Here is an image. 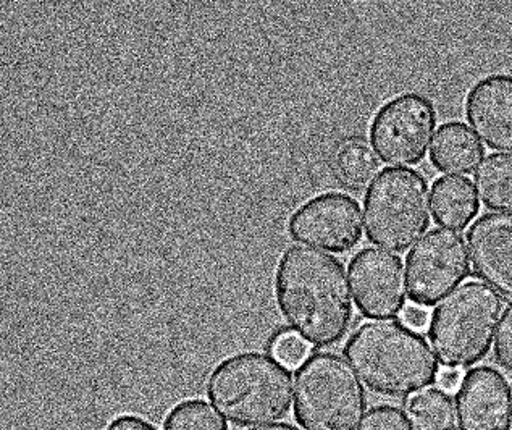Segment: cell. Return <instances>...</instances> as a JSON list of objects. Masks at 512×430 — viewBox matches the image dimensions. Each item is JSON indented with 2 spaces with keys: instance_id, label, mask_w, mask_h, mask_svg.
<instances>
[{
  "instance_id": "obj_10",
  "label": "cell",
  "mask_w": 512,
  "mask_h": 430,
  "mask_svg": "<svg viewBox=\"0 0 512 430\" xmlns=\"http://www.w3.org/2000/svg\"><path fill=\"white\" fill-rule=\"evenodd\" d=\"M349 279L357 309L367 319H395L406 308L408 280L395 254L362 249L349 264Z\"/></svg>"
},
{
  "instance_id": "obj_13",
  "label": "cell",
  "mask_w": 512,
  "mask_h": 430,
  "mask_svg": "<svg viewBox=\"0 0 512 430\" xmlns=\"http://www.w3.org/2000/svg\"><path fill=\"white\" fill-rule=\"evenodd\" d=\"M466 117L493 151L512 154V76L490 75L469 91Z\"/></svg>"
},
{
  "instance_id": "obj_3",
  "label": "cell",
  "mask_w": 512,
  "mask_h": 430,
  "mask_svg": "<svg viewBox=\"0 0 512 430\" xmlns=\"http://www.w3.org/2000/svg\"><path fill=\"white\" fill-rule=\"evenodd\" d=\"M293 376L275 356L248 351L225 359L207 380V397L238 427L280 421L293 405Z\"/></svg>"
},
{
  "instance_id": "obj_18",
  "label": "cell",
  "mask_w": 512,
  "mask_h": 430,
  "mask_svg": "<svg viewBox=\"0 0 512 430\" xmlns=\"http://www.w3.org/2000/svg\"><path fill=\"white\" fill-rule=\"evenodd\" d=\"M335 167L348 185L361 188L378 177L380 161L369 144L361 140H351L336 149Z\"/></svg>"
},
{
  "instance_id": "obj_5",
  "label": "cell",
  "mask_w": 512,
  "mask_h": 430,
  "mask_svg": "<svg viewBox=\"0 0 512 430\" xmlns=\"http://www.w3.org/2000/svg\"><path fill=\"white\" fill-rule=\"evenodd\" d=\"M367 395L351 364L314 353L294 376V418L304 430H359Z\"/></svg>"
},
{
  "instance_id": "obj_9",
  "label": "cell",
  "mask_w": 512,
  "mask_h": 430,
  "mask_svg": "<svg viewBox=\"0 0 512 430\" xmlns=\"http://www.w3.org/2000/svg\"><path fill=\"white\" fill-rule=\"evenodd\" d=\"M288 232L301 245L348 253L364 235L361 206L348 194H320L291 215Z\"/></svg>"
},
{
  "instance_id": "obj_15",
  "label": "cell",
  "mask_w": 512,
  "mask_h": 430,
  "mask_svg": "<svg viewBox=\"0 0 512 430\" xmlns=\"http://www.w3.org/2000/svg\"><path fill=\"white\" fill-rule=\"evenodd\" d=\"M433 219L446 230H464L480 211L474 183L466 177H441L432 186Z\"/></svg>"
},
{
  "instance_id": "obj_1",
  "label": "cell",
  "mask_w": 512,
  "mask_h": 430,
  "mask_svg": "<svg viewBox=\"0 0 512 430\" xmlns=\"http://www.w3.org/2000/svg\"><path fill=\"white\" fill-rule=\"evenodd\" d=\"M275 298L291 332L315 348L340 343L353 324L345 266L319 249H286L275 272Z\"/></svg>"
},
{
  "instance_id": "obj_12",
  "label": "cell",
  "mask_w": 512,
  "mask_h": 430,
  "mask_svg": "<svg viewBox=\"0 0 512 430\" xmlns=\"http://www.w3.org/2000/svg\"><path fill=\"white\" fill-rule=\"evenodd\" d=\"M472 267L482 283L512 301V214L490 212L467 232Z\"/></svg>"
},
{
  "instance_id": "obj_20",
  "label": "cell",
  "mask_w": 512,
  "mask_h": 430,
  "mask_svg": "<svg viewBox=\"0 0 512 430\" xmlns=\"http://www.w3.org/2000/svg\"><path fill=\"white\" fill-rule=\"evenodd\" d=\"M359 430H414L408 413L395 405H380L364 416Z\"/></svg>"
},
{
  "instance_id": "obj_6",
  "label": "cell",
  "mask_w": 512,
  "mask_h": 430,
  "mask_svg": "<svg viewBox=\"0 0 512 430\" xmlns=\"http://www.w3.org/2000/svg\"><path fill=\"white\" fill-rule=\"evenodd\" d=\"M430 206L429 183L417 170H383L364 201L367 238L393 253L408 251L429 230Z\"/></svg>"
},
{
  "instance_id": "obj_21",
  "label": "cell",
  "mask_w": 512,
  "mask_h": 430,
  "mask_svg": "<svg viewBox=\"0 0 512 430\" xmlns=\"http://www.w3.org/2000/svg\"><path fill=\"white\" fill-rule=\"evenodd\" d=\"M309 346L298 334L282 332L273 338V356L285 366H301L309 358Z\"/></svg>"
},
{
  "instance_id": "obj_25",
  "label": "cell",
  "mask_w": 512,
  "mask_h": 430,
  "mask_svg": "<svg viewBox=\"0 0 512 430\" xmlns=\"http://www.w3.org/2000/svg\"><path fill=\"white\" fill-rule=\"evenodd\" d=\"M462 379H464V374L461 369L445 367L443 371L438 372L437 382L441 390H445V392H458Z\"/></svg>"
},
{
  "instance_id": "obj_24",
  "label": "cell",
  "mask_w": 512,
  "mask_h": 430,
  "mask_svg": "<svg viewBox=\"0 0 512 430\" xmlns=\"http://www.w3.org/2000/svg\"><path fill=\"white\" fill-rule=\"evenodd\" d=\"M105 430H157V427L141 416L135 414H122L110 422Z\"/></svg>"
},
{
  "instance_id": "obj_11",
  "label": "cell",
  "mask_w": 512,
  "mask_h": 430,
  "mask_svg": "<svg viewBox=\"0 0 512 430\" xmlns=\"http://www.w3.org/2000/svg\"><path fill=\"white\" fill-rule=\"evenodd\" d=\"M461 430H511L512 388L498 369L474 367L462 379L456 395Z\"/></svg>"
},
{
  "instance_id": "obj_7",
  "label": "cell",
  "mask_w": 512,
  "mask_h": 430,
  "mask_svg": "<svg viewBox=\"0 0 512 430\" xmlns=\"http://www.w3.org/2000/svg\"><path fill=\"white\" fill-rule=\"evenodd\" d=\"M471 274V254L458 232L435 228L417 241L406 258L409 298L432 308Z\"/></svg>"
},
{
  "instance_id": "obj_16",
  "label": "cell",
  "mask_w": 512,
  "mask_h": 430,
  "mask_svg": "<svg viewBox=\"0 0 512 430\" xmlns=\"http://www.w3.org/2000/svg\"><path fill=\"white\" fill-rule=\"evenodd\" d=\"M480 201L490 211L512 214V154H492L474 175Z\"/></svg>"
},
{
  "instance_id": "obj_8",
  "label": "cell",
  "mask_w": 512,
  "mask_h": 430,
  "mask_svg": "<svg viewBox=\"0 0 512 430\" xmlns=\"http://www.w3.org/2000/svg\"><path fill=\"white\" fill-rule=\"evenodd\" d=\"M437 110L429 97L406 93L388 101L370 125V141L388 165H417L432 148Z\"/></svg>"
},
{
  "instance_id": "obj_26",
  "label": "cell",
  "mask_w": 512,
  "mask_h": 430,
  "mask_svg": "<svg viewBox=\"0 0 512 430\" xmlns=\"http://www.w3.org/2000/svg\"><path fill=\"white\" fill-rule=\"evenodd\" d=\"M251 430H301L298 427L293 426V424H288V422H278V424H269V426H261L254 427Z\"/></svg>"
},
{
  "instance_id": "obj_17",
  "label": "cell",
  "mask_w": 512,
  "mask_h": 430,
  "mask_svg": "<svg viewBox=\"0 0 512 430\" xmlns=\"http://www.w3.org/2000/svg\"><path fill=\"white\" fill-rule=\"evenodd\" d=\"M408 416L414 430H454L456 409L450 393L430 388L408 401Z\"/></svg>"
},
{
  "instance_id": "obj_2",
  "label": "cell",
  "mask_w": 512,
  "mask_h": 430,
  "mask_svg": "<svg viewBox=\"0 0 512 430\" xmlns=\"http://www.w3.org/2000/svg\"><path fill=\"white\" fill-rule=\"evenodd\" d=\"M345 356L372 392L396 400L432 387L440 372L427 340L403 322L362 324L349 337Z\"/></svg>"
},
{
  "instance_id": "obj_4",
  "label": "cell",
  "mask_w": 512,
  "mask_h": 430,
  "mask_svg": "<svg viewBox=\"0 0 512 430\" xmlns=\"http://www.w3.org/2000/svg\"><path fill=\"white\" fill-rule=\"evenodd\" d=\"M503 316V300L485 283L471 280L433 312L429 338L438 361L451 369L480 363L492 348Z\"/></svg>"
},
{
  "instance_id": "obj_19",
  "label": "cell",
  "mask_w": 512,
  "mask_h": 430,
  "mask_svg": "<svg viewBox=\"0 0 512 430\" xmlns=\"http://www.w3.org/2000/svg\"><path fill=\"white\" fill-rule=\"evenodd\" d=\"M164 430H228V424L207 401L186 400L167 414Z\"/></svg>"
},
{
  "instance_id": "obj_23",
  "label": "cell",
  "mask_w": 512,
  "mask_h": 430,
  "mask_svg": "<svg viewBox=\"0 0 512 430\" xmlns=\"http://www.w3.org/2000/svg\"><path fill=\"white\" fill-rule=\"evenodd\" d=\"M401 319H403V324L408 325L409 329L412 330H425L429 327L430 317L429 311L427 308H422L419 304H406V308L403 309V314H401Z\"/></svg>"
},
{
  "instance_id": "obj_14",
  "label": "cell",
  "mask_w": 512,
  "mask_h": 430,
  "mask_svg": "<svg viewBox=\"0 0 512 430\" xmlns=\"http://www.w3.org/2000/svg\"><path fill=\"white\" fill-rule=\"evenodd\" d=\"M485 157V148L471 128L450 122L438 128L430 148V161L438 172L469 175Z\"/></svg>"
},
{
  "instance_id": "obj_22",
  "label": "cell",
  "mask_w": 512,
  "mask_h": 430,
  "mask_svg": "<svg viewBox=\"0 0 512 430\" xmlns=\"http://www.w3.org/2000/svg\"><path fill=\"white\" fill-rule=\"evenodd\" d=\"M495 358L504 371L512 374V304H509L501 316L495 338Z\"/></svg>"
}]
</instances>
